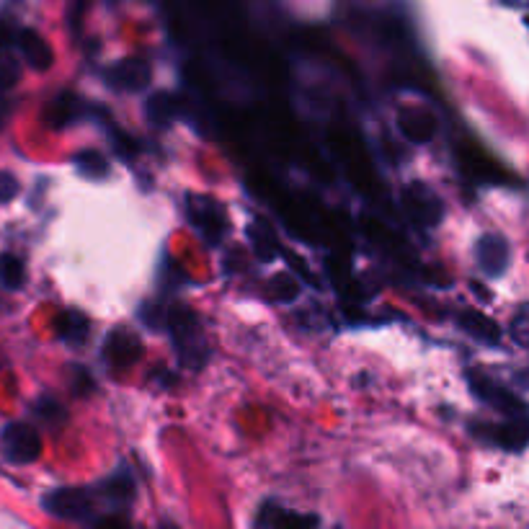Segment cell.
<instances>
[{"label":"cell","mask_w":529,"mask_h":529,"mask_svg":"<svg viewBox=\"0 0 529 529\" xmlns=\"http://www.w3.org/2000/svg\"><path fill=\"white\" fill-rule=\"evenodd\" d=\"M19 55L24 57V62L31 70L37 73H47L55 62V52H52L50 42L44 37H39L37 31L31 29H19V37H16V44H13Z\"/></svg>","instance_id":"cell-11"},{"label":"cell","mask_w":529,"mask_h":529,"mask_svg":"<svg viewBox=\"0 0 529 529\" xmlns=\"http://www.w3.org/2000/svg\"><path fill=\"white\" fill-rule=\"evenodd\" d=\"M457 326L468 333L470 339L480 341V344L496 346L501 341V328L496 320H491L488 315L478 313V310H462L457 313Z\"/></svg>","instance_id":"cell-13"},{"label":"cell","mask_w":529,"mask_h":529,"mask_svg":"<svg viewBox=\"0 0 529 529\" xmlns=\"http://www.w3.org/2000/svg\"><path fill=\"white\" fill-rule=\"evenodd\" d=\"M93 491H96V499H99L101 511L106 514H127L130 506L135 504V480H132L130 470H117L111 473L109 478L93 483Z\"/></svg>","instance_id":"cell-7"},{"label":"cell","mask_w":529,"mask_h":529,"mask_svg":"<svg viewBox=\"0 0 529 529\" xmlns=\"http://www.w3.org/2000/svg\"><path fill=\"white\" fill-rule=\"evenodd\" d=\"M19 179L8 171H0V204H8L11 199H16L19 194Z\"/></svg>","instance_id":"cell-24"},{"label":"cell","mask_w":529,"mask_h":529,"mask_svg":"<svg viewBox=\"0 0 529 529\" xmlns=\"http://www.w3.org/2000/svg\"><path fill=\"white\" fill-rule=\"evenodd\" d=\"M186 210H189L191 225L207 240V246L222 243V238L228 233V220H225V212H222V207L215 199L194 197V194H191L189 202H186Z\"/></svg>","instance_id":"cell-6"},{"label":"cell","mask_w":529,"mask_h":529,"mask_svg":"<svg viewBox=\"0 0 529 529\" xmlns=\"http://www.w3.org/2000/svg\"><path fill=\"white\" fill-rule=\"evenodd\" d=\"M511 333H514V339H517L519 346H527V310L519 308L517 318H514V326H511Z\"/></svg>","instance_id":"cell-26"},{"label":"cell","mask_w":529,"mask_h":529,"mask_svg":"<svg viewBox=\"0 0 529 529\" xmlns=\"http://www.w3.org/2000/svg\"><path fill=\"white\" fill-rule=\"evenodd\" d=\"M269 290L279 302H295L300 297V284L292 277H287V274H279V277L271 279Z\"/></svg>","instance_id":"cell-23"},{"label":"cell","mask_w":529,"mask_h":529,"mask_svg":"<svg viewBox=\"0 0 529 529\" xmlns=\"http://www.w3.org/2000/svg\"><path fill=\"white\" fill-rule=\"evenodd\" d=\"M34 416L39 419V424L47 426V429H60V426L68 424V411L62 406L60 400L52 398V395H39L31 406Z\"/></svg>","instance_id":"cell-18"},{"label":"cell","mask_w":529,"mask_h":529,"mask_svg":"<svg viewBox=\"0 0 529 529\" xmlns=\"http://www.w3.org/2000/svg\"><path fill=\"white\" fill-rule=\"evenodd\" d=\"M16 37H19V26L13 24L11 19H3V16H0V52L13 50Z\"/></svg>","instance_id":"cell-25"},{"label":"cell","mask_w":529,"mask_h":529,"mask_svg":"<svg viewBox=\"0 0 529 529\" xmlns=\"http://www.w3.org/2000/svg\"><path fill=\"white\" fill-rule=\"evenodd\" d=\"M398 127L406 135V140L416 142V145H424V142H429L431 137L437 135V119L431 117L426 109L400 111Z\"/></svg>","instance_id":"cell-14"},{"label":"cell","mask_w":529,"mask_h":529,"mask_svg":"<svg viewBox=\"0 0 529 529\" xmlns=\"http://www.w3.org/2000/svg\"><path fill=\"white\" fill-rule=\"evenodd\" d=\"M11 114H13V101L0 93V132L6 130V124H8V119H11Z\"/></svg>","instance_id":"cell-27"},{"label":"cell","mask_w":529,"mask_h":529,"mask_svg":"<svg viewBox=\"0 0 529 529\" xmlns=\"http://www.w3.org/2000/svg\"><path fill=\"white\" fill-rule=\"evenodd\" d=\"M0 452L11 465H31L42 455L39 429L26 421H11L0 431Z\"/></svg>","instance_id":"cell-3"},{"label":"cell","mask_w":529,"mask_h":529,"mask_svg":"<svg viewBox=\"0 0 529 529\" xmlns=\"http://www.w3.org/2000/svg\"><path fill=\"white\" fill-rule=\"evenodd\" d=\"M153 80V65L145 57H124L104 70V83L111 91L140 93Z\"/></svg>","instance_id":"cell-5"},{"label":"cell","mask_w":529,"mask_h":529,"mask_svg":"<svg viewBox=\"0 0 529 529\" xmlns=\"http://www.w3.org/2000/svg\"><path fill=\"white\" fill-rule=\"evenodd\" d=\"M256 524H261V527H282V524H318V517H300V514H292V511L287 509H279V506H274L271 501H266L264 506H261L259 511V519H256Z\"/></svg>","instance_id":"cell-20"},{"label":"cell","mask_w":529,"mask_h":529,"mask_svg":"<svg viewBox=\"0 0 529 529\" xmlns=\"http://www.w3.org/2000/svg\"><path fill=\"white\" fill-rule=\"evenodd\" d=\"M475 261H478V269L488 279L504 277L511 264L509 240L499 233L480 235L478 243H475Z\"/></svg>","instance_id":"cell-8"},{"label":"cell","mask_w":529,"mask_h":529,"mask_svg":"<svg viewBox=\"0 0 529 529\" xmlns=\"http://www.w3.org/2000/svg\"><path fill=\"white\" fill-rule=\"evenodd\" d=\"M475 437L486 439V442H493L496 447H501V450H506V452L522 455L524 447H527V416H524V419H509L501 426H491V429H486L483 434L478 431Z\"/></svg>","instance_id":"cell-12"},{"label":"cell","mask_w":529,"mask_h":529,"mask_svg":"<svg viewBox=\"0 0 529 529\" xmlns=\"http://www.w3.org/2000/svg\"><path fill=\"white\" fill-rule=\"evenodd\" d=\"M73 166L80 176H86V179L93 181L106 179L111 171L109 160H106L99 150H80V153L73 158Z\"/></svg>","instance_id":"cell-19"},{"label":"cell","mask_w":529,"mask_h":529,"mask_svg":"<svg viewBox=\"0 0 529 529\" xmlns=\"http://www.w3.org/2000/svg\"><path fill=\"white\" fill-rule=\"evenodd\" d=\"M403 207H406L408 217L426 228L439 225V220L444 217V204L442 199L434 194L431 189H426L424 184H411L403 191Z\"/></svg>","instance_id":"cell-10"},{"label":"cell","mask_w":529,"mask_h":529,"mask_svg":"<svg viewBox=\"0 0 529 529\" xmlns=\"http://www.w3.org/2000/svg\"><path fill=\"white\" fill-rule=\"evenodd\" d=\"M163 328H168L173 339V349H176V357L184 367H202L207 359H210V346L204 339L202 323H199L197 313L189 310L186 305H173L166 310V318H163Z\"/></svg>","instance_id":"cell-1"},{"label":"cell","mask_w":529,"mask_h":529,"mask_svg":"<svg viewBox=\"0 0 529 529\" xmlns=\"http://www.w3.org/2000/svg\"><path fill=\"white\" fill-rule=\"evenodd\" d=\"M465 380H468L470 385V393H473L480 403L496 408V411H501L504 416H509V419H524V416H527L524 400L511 393V390H506L504 385H499L493 377L483 375V372L478 370H468Z\"/></svg>","instance_id":"cell-4"},{"label":"cell","mask_w":529,"mask_h":529,"mask_svg":"<svg viewBox=\"0 0 529 529\" xmlns=\"http://www.w3.org/2000/svg\"><path fill=\"white\" fill-rule=\"evenodd\" d=\"M145 111H148V119L155 124V127H168L179 119L181 114V101L171 93H155L150 96L148 104H145Z\"/></svg>","instance_id":"cell-17"},{"label":"cell","mask_w":529,"mask_h":529,"mask_svg":"<svg viewBox=\"0 0 529 529\" xmlns=\"http://www.w3.org/2000/svg\"><path fill=\"white\" fill-rule=\"evenodd\" d=\"M55 333L57 339L65 341L70 346H83L91 336V320L80 310H65V313L57 315L55 320Z\"/></svg>","instance_id":"cell-15"},{"label":"cell","mask_w":529,"mask_h":529,"mask_svg":"<svg viewBox=\"0 0 529 529\" xmlns=\"http://www.w3.org/2000/svg\"><path fill=\"white\" fill-rule=\"evenodd\" d=\"M42 509L60 522L88 524L93 527L101 517V504L93 486H60L50 488L42 496Z\"/></svg>","instance_id":"cell-2"},{"label":"cell","mask_w":529,"mask_h":529,"mask_svg":"<svg viewBox=\"0 0 529 529\" xmlns=\"http://www.w3.org/2000/svg\"><path fill=\"white\" fill-rule=\"evenodd\" d=\"M80 117H83V104H80V99L78 96H73V93H62V96H57V99L50 104V109H47V122H50L52 127H57V130L78 122Z\"/></svg>","instance_id":"cell-16"},{"label":"cell","mask_w":529,"mask_h":529,"mask_svg":"<svg viewBox=\"0 0 529 529\" xmlns=\"http://www.w3.org/2000/svg\"><path fill=\"white\" fill-rule=\"evenodd\" d=\"M104 354L106 364L109 367H119V370H127L132 364H137L145 354V346H142L140 336L130 328H114L104 339Z\"/></svg>","instance_id":"cell-9"},{"label":"cell","mask_w":529,"mask_h":529,"mask_svg":"<svg viewBox=\"0 0 529 529\" xmlns=\"http://www.w3.org/2000/svg\"><path fill=\"white\" fill-rule=\"evenodd\" d=\"M21 80V62L11 50L0 52V93L11 91Z\"/></svg>","instance_id":"cell-22"},{"label":"cell","mask_w":529,"mask_h":529,"mask_svg":"<svg viewBox=\"0 0 529 529\" xmlns=\"http://www.w3.org/2000/svg\"><path fill=\"white\" fill-rule=\"evenodd\" d=\"M26 282V266L13 253H0V284L6 290H21Z\"/></svg>","instance_id":"cell-21"}]
</instances>
